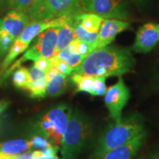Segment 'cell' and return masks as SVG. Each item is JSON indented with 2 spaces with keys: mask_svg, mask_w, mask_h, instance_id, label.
I'll use <instances>...</instances> for the list:
<instances>
[{
  "mask_svg": "<svg viewBox=\"0 0 159 159\" xmlns=\"http://www.w3.org/2000/svg\"><path fill=\"white\" fill-rule=\"evenodd\" d=\"M57 57L60 61L65 62L71 69H75V67L80 64V63L82 62L85 57L82 55L78 54V53L75 52L71 50L69 47H67L66 48L60 52Z\"/></svg>",
  "mask_w": 159,
  "mask_h": 159,
  "instance_id": "cell-20",
  "label": "cell"
},
{
  "mask_svg": "<svg viewBox=\"0 0 159 159\" xmlns=\"http://www.w3.org/2000/svg\"><path fill=\"white\" fill-rule=\"evenodd\" d=\"M15 41L8 32L0 28V57L8 52Z\"/></svg>",
  "mask_w": 159,
  "mask_h": 159,
  "instance_id": "cell-23",
  "label": "cell"
},
{
  "mask_svg": "<svg viewBox=\"0 0 159 159\" xmlns=\"http://www.w3.org/2000/svg\"><path fill=\"white\" fill-rule=\"evenodd\" d=\"M58 34V27H51L41 32L36 36L34 43L27 49L24 56L13 66L14 68L21 66L26 61H38L40 58L50 59L56 57L55 49Z\"/></svg>",
  "mask_w": 159,
  "mask_h": 159,
  "instance_id": "cell-6",
  "label": "cell"
},
{
  "mask_svg": "<svg viewBox=\"0 0 159 159\" xmlns=\"http://www.w3.org/2000/svg\"><path fill=\"white\" fill-rule=\"evenodd\" d=\"M145 137L146 133L143 131L130 142L109 150L100 158L97 159H132L142 146Z\"/></svg>",
  "mask_w": 159,
  "mask_h": 159,
  "instance_id": "cell-12",
  "label": "cell"
},
{
  "mask_svg": "<svg viewBox=\"0 0 159 159\" xmlns=\"http://www.w3.org/2000/svg\"><path fill=\"white\" fill-rule=\"evenodd\" d=\"M10 8L25 12L34 0H5Z\"/></svg>",
  "mask_w": 159,
  "mask_h": 159,
  "instance_id": "cell-24",
  "label": "cell"
},
{
  "mask_svg": "<svg viewBox=\"0 0 159 159\" xmlns=\"http://www.w3.org/2000/svg\"><path fill=\"white\" fill-rule=\"evenodd\" d=\"M83 11L98 15L103 19L127 20L130 18L124 0H80Z\"/></svg>",
  "mask_w": 159,
  "mask_h": 159,
  "instance_id": "cell-7",
  "label": "cell"
},
{
  "mask_svg": "<svg viewBox=\"0 0 159 159\" xmlns=\"http://www.w3.org/2000/svg\"><path fill=\"white\" fill-rule=\"evenodd\" d=\"M73 20L79 24L89 33H99L104 19L91 13H81L75 16Z\"/></svg>",
  "mask_w": 159,
  "mask_h": 159,
  "instance_id": "cell-13",
  "label": "cell"
},
{
  "mask_svg": "<svg viewBox=\"0 0 159 159\" xmlns=\"http://www.w3.org/2000/svg\"><path fill=\"white\" fill-rule=\"evenodd\" d=\"M71 114V108L66 104L57 105L49 109L37 124L40 134L51 144L61 145Z\"/></svg>",
  "mask_w": 159,
  "mask_h": 159,
  "instance_id": "cell-5",
  "label": "cell"
},
{
  "mask_svg": "<svg viewBox=\"0 0 159 159\" xmlns=\"http://www.w3.org/2000/svg\"><path fill=\"white\" fill-rule=\"evenodd\" d=\"M91 136L90 121L76 109L71 114L61 144L63 158L76 159Z\"/></svg>",
  "mask_w": 159,
  "mask_h": 159,
  "instance_id": "cell-3",
  "label": "cell"
},
{
  "mask_svg": "<svg viewBox=\"0 0 159 159\" xmlns=\"http://www.w3.org/2000/svg\"><path fill=\"white\" fill-rule=\"evenodd\" d=\"M27 91L33 98H42L46 97L47 80L46 76L32 78Z\"/></svg>",
  "mask_w": 159,
  "mask_h": 159,
  "instance_id": "cell-19",
  "label": "cell"
},
{
  "mask_svg": "<svg viewBox=\"0 0 159 159\" xmlns=\"http://www.w3.org/2000/svg\"><path fill=\"white\" fill-rule=\"evenodd\" d=\"M73 28H74L76 39L80 41H83L87 43H89L94 47L95 49L97 48V42H98V33H89L79 25L78 23L73 20L71 21Z\"/></svg>",
  "mask_w": 159,
  "mask_h": 159,
  "instance_id": "cell-18",
  "label": "cell"
},
{
  "mask_svg": "<svg viewBox=\"0 0 159 159\" xmlns=\"http://www.w3.org/2000/svg\"><path fill=\"white\" fill-rule=\"evenodd\" d=\"M143 131V120L139 114H132L122 119L120 122H115L99 139L94 152V159L100 158L112 149L126 144Z\"/></svg>",
  "mask_w": 159,
  "mask_h": 159,
  "instance_id": "cell-2",
  "label": "cell"
},
{
  "mask_svg": "<svg viewBox=\"0 0 159 159\" xmlns=\"http://www.w3.org/2000/svg\"><path fill=\"white\" fill-rule=\"evenodd\" d=\"M71 80L77 87V92L83 91L97 96L96 77L80 76L77 75H71Z\"/></svg>",
  "mask_w": 159,
  "mask_h": 159,
  "instance_id": "cell-17",
  "label": "cell"
},
{
  "mask_svg": "<svg viewBox=\"0 0 159 159\" xmlns=\"http://www.w3.org/2000/svg\"><path fill=\"white\" fill-rule=\"evenodd\" d=\"M71 21H72V19L68 22L65 23L64 25L58 27V34H57V45L56 49H55L56 57L60 52L66 48L77 39L74 28L71 25Z\"/></svg>",
  "mask_w": 159,
  "mask_h": 159,
  "instance_id": "cell-14",
  "label": "cell"
},
{
  "mask_svg": "<svg viewBox=\"0 0 159 159\" xmlns=\"http://www.w3.org/2000/svg\"><path fill=\"white\" fill-rule=\"evenodd\" d=\"M149 159H159V148L150 155Z\"/></svg>",
  "mask_w": 159,
  "mask_h": 159,
  "instance_id": "cell-30",
  "label": "cell"
},
{
  "mask_svg": "<svg viewBox=\"0 0 159 159\" xmlns=\"http://www.w3.org/2000/svg\"><path fill=\"white\" fill-rule=\"evenodd\" d=\"M68 87L67 75L59 73L56 76L47 82L46 96L55 97L63 94Z\"/></svg>",
  "mask_w": 159,
  "mask_h": 159,
  "instance_id": "cell-16",
  "label": "cell"
},
{
  "mask_svg": "<svg viewBox=\"0 0 159 159\" xmlns=\"http://www.w3.org/2000/svg\"><path fill=\"white\" fill-rule=\"evenodd\" d=\"M131 1L134 2H142L143 0H131Z\"/></svg>",
  "mask_w": 159,
  "mask_h": 159,
  "instance_id": "cell-31",
  "label": "cell"
},
{
  "mask_svg": "<svg viewBox=\"0 0 159 159\" xmlns=\"http://www.w3.org/2000/svg\"><path fill=\"white\" fill-rule=\"evenodd\" d=\"M27 48H28V46L26 45L21 40H19V39H16L13 44L12 45L11 48L10 49L7 56L5 57V60H4L2 65V69L5 70L14 61L16 57L19 56L21 53H23Z\"/></svg>",
  "mask_w": 159,
  "mask_h": 159,
  "instance_id": "cell-21",
  "label": "cell"
},
{
  "mask_svg": "<svg viewBox=\"0 0 159 159\" xmlns=\"http://www.w3.org/2000/svg\"><path fill=\"white\" fill-rule=\"evenodd\" d=\"M30 23V19L27 13L13 10L3 19H0V28L8 32L16 40Z\"/></svg>",
  "mask_w": 159,
  "mask_h": 159,
  "instance_id": "cell-11",
  "label": "cell"
},
{
  "mask_svg": "<svg viewBox=\"0 0 159 159\" xmlns=\"http://www.w3.org/2000/svg\"><path fill=\"white\" fill-rule=\"evenodd\" d=\"M31 149L33 144L30 139H14L0 143V155H17Z\"/></svg>",
  "mask_w": 159,
  "mask_h": 159,
  "instance_id": "cell-15",
  "label": "cell"
},
{
  "mask_svg": "<svg viewBox=\"0 0 159 159\" xmlns=\"http://www.w3.org/2000/svg\"><path fill=\"white\" fill-rule=\"evenodd\" d=\"M159 42V24L147 23L136 33L133 49L136 52L147 53Z\"/></svg>",
  "mask_w": 159,
  "mask_h": 159,
  "instance_id": "cell-9",
  "label": "cell"
},
{
  "mask_svg": "<svg viewBox=\"0 0 159 159\" xmlns=\"http://www.w3.org/2000/svg\"><path fill=\"white\" fill-rule=\"evenodd\" d=\"M130 27V23L125 20L104 19L98 33L97 48L108 46L119 33Z\"/></svg>",
  "mask_w": 159,
  "mask_h": 159,
  "instance_id": "cell-10",
  "label": "cell"
},
{
  "mask_svg": "<svg viewBox=\"0 0 159 159\" xmlns=\"http://www.w3.org/2000/svg\"><path fill=\"white\" fill-rule=\"evenodd\" d=\"M33 159H63V158H60L59 157L56 156H41L39 157H36V158H33Z\"/></svg>",
  "mask_w": 159,
  "mask_h": 159,
  "instance_id": "cell-28",
  "label": "cell"
},
{
  "mask_svg": "<svg viewBox=\"0 0 159 159\" xmlns=\"http://www.w3.org/2000/svg\"><path fill=\"white\" fill-rule=\"evenodd\" d=\"M52 65L53 62L52 58L47 59L42 57V58H40L38 61H35L34 63V66H35L39 68L40 69H41V70H43V71H45V73L51 68V66Z\"/></svg>",
  "mask_w": 159,
  "mask_h": 159,
  "instance_id": "cell-26",
  "label": "cell"
},
{
  "mask_svg": "<svg viewBox=\"0 0 159 159\" xmlns=\"http://www.w3.org/2000/svg\"><path fill=\"white\" fill-rule=\"evenodd\" d=\"M136 159H145V158H144V156H140L137 157V158H136Z\"/></svg>",
  "mask_w": 159,
  "mask_h": 159,
  "instance_id": "cell-32",
  "label": "cell"
},
{
  "mask_svg": "<svg viewBox=\"0 0 159 159\" xmlns=\"http://www.w3.org/2000/svg\"><path fill=\"white\" fill-rule=\"evenodd\" d=\"M83 11L80 0H34L25 13L31 21L75 16Z\"/></svg>",
  "mask_w": 159,
  "mask_h": 159,
  "instance_id": "cell-4",
  "label": "cell"
},
{
  "mask_svg": "<svg viewBox=\"0 0 159 159\" xmlns=\"http://www.w3.org/2000/svg\"><path fill=\"white\" fill-rule=\"evenodd\" d=\"M33 144V148H38V149H43L48 147L52 146V144H51L49 142L48 139H46L43 136H33L30 139Z\"/></svg>",
  "mask_w": 159,
  "mask_h": 159,
  "instance_id": "cell-25",
  "label": "cell"
},
{
  "mask_svg": "<svg viewBox=\"0 0 159 159\" xmlns=\"http://www.w3.org/2000/svg\"><path fill=\"white\" fill-rule=\"evenodd\" d=\"M13 83L16 88L27 90L31 83L29 69L26 67L19 66L13 74Z\"/></svg>",
  "mask_w": 159,
  "mask_h": 159,
  "instance_id": "cell-22",
  "label": "cell"
},
{
  "mask_svg": "<svg viewBox=\"0 0 159 159\" xmlns=\"http://www.w3.org/2000/svg\"><path fill=\"white\" fill-rule=\"evenodd\" d=\"M104 96L105 104L111 118L114 122H120L122 119V109L130 98V91L122 77H119V80L107 89Z\"/></svg>",
  "mask_w": 159,
  "mask_h": 159,
  "instance_id": "cell-8",
  "label": "cell"
},
{
  "mask_svg": "<svg viewBox=\"0 0 159 159\" xmlns=\"http://www.w3.org/2000/svg\"><path fill=\"white\" fill-rule=\"evenodd\" d=\"M0 159H19L16 155H12V156H8V155H0Z\"/></svg>",
  "mask_w": 159,
  "mask_h": 159,
  "instance_id": "cell-29",
  "label": "cell"
},
{
  "mask_svg": "<svg viewBox=\"0 0 159 159\" xmlns=\"http://www.w3.org/2000/svg\"><path fill=\"white\" fill-rule=\"evenodd\" d=\"M8 105L9 103L6 102V101H2V102H0V114H1L2 112H3V111L7 108Z\"/></svg>",
  "mask_w": 159,
  "mask_h": 159,
  "instance_id": "cell-27",
  "label": "cell"
},
{
  "mask_svg": "<svg viewBox=\"0 0 159 159\" xmlns=\"http://www.w3.org/2000/svg\"><path fill=\"white\" fill-rule=\"evenodd\" d=\"M136 60L130 49L106 46L97 48L71 71V75L91 77H122L134 69Z\"/></svg>",
  "mask_w": 159,
  "mask_h": 159,
  "instance_id": "cell-1",
  "label": "cell"
}]
</instances>
